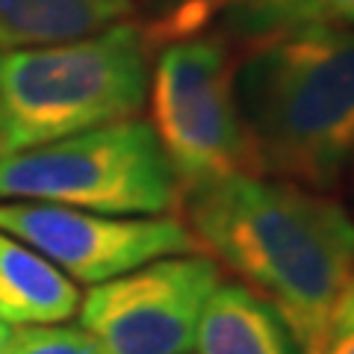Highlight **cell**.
<instances>
[{
  "mask_svg": "<svg viewBox=\"0 0 354 354\" xmlns=\"http://www.w3.org/2000/svg\"><path fill=\"white\" fill-rule=\"evenodd\" d=\"M183 225L218 269L266 298L301 354H316L354 278V218L328 192L266 174H230L180 198Z\"/></svg>",
  "mask_w": 354,
  "mask_h": 354,
  "instance_id": "6da1fadb",
  "label": "cell"
},
{
  "mask_svg": "<svg viewBox=\"0 0 354 354\" xmlns=\"http://www.w3.org/2000/svg\"><path fill=\"white\" fill-rule=\"evenodd\" d=\"M236 101L257 174L334 192L354 165V24L310 21L245 41Z\"/></svg>",
  "mask_w": 354,
  "mask_h": 354,
  "instance_id": "7a4b0ae2",
  "label": "cell"
},
{
  "mask_svg": "<svg viewBox=\"0 0 354 354\" xmlns=\"http://www.w3.org/2000/svg\"><path fill=\"white\" fill-rule=\"evenodd\" d=\"M153 50L136 21L0 53V157L139 118Z\"/></svg>",
  "mask_w": 354,
  "mask_h": 354,
  "instance_id": "3957f363",
  "label": "cell"
},
{
  "mask_svg": "<svg viewBox=\"0 0 354 354\" xmlns=\"http://www.w3.org/2000/svg\"><path fill=\"white\" fill-rule=\"evenodd\" d=\"M0 201L169 216L180 207V186L153 127L130 118L0 157Z\"/></svg>",
  "mask_w": 354,
  "mask_h": 354,
  "instance_id": "277c9868",
  "label": "cell"
},
{
  "mask_svg": "<svg viewBox=\"0 0 354 354\" xmlns=\"http://www.w3.org/2000/svg\"><path fill=\"white\" fill-rule=\"evenodd\" d=\"M236 62L230 39L213 30L153 50L148 124L180 198L230 174H257L236 101Z\"/></svg>",
  "mask_w": 354,
  "mask_h": 354,
  "instance_id": "5b68a950",
  "label": "cell"
},
{
  "mask_svg": "<svg viewBox=\"0 0 354 354\" xmlns=\"http://www.w3.org/2000/svg\"><path fill=\"white\" fill-rule=\"evenodd\" d=\"M221 269L207 254L160 257L95 283L77 307L97 354H189L198 316Z\"/></svg>",
  "mask_w": 354,
  "mask_h": 354,
  "instance_id": "8992f818",
  "label": "cell"
},
{
  "mask_svg": "<svg viewBox=\"0 0 354 354\" xmlns=\"http://www.w3.org/2000/svg\"><path fill=\"white\" fill-rule=\"evenodd\" d=\"M0 230L39 251L74 283L88 286L151 260L198 251L183 218L104 216L39 201H0Z\"/></svg>",
  "mask_w": 354,
  "mask_h": 354,
  "instance_id": "52a82bcc",
  "label": "cell"
},
{
  "mask_svg": "<svg viewBox=\"0 0 354 354\" xmlns=\"http://www.w3.org/2000/svg\"><path fill=\"white\" fill-rule=\"evenodd\" d=\"M198 354H301L290 325L266 298L221 281L198 316Z\"/></svg>",
  "mask_w": 354,
  "mask_h": 354,
  "instance_id": "ba28073f",
  "label": "cell"
},
{
  "mask_svg": "<svg viewBox=\"0 0 354 354\" xmlns=\"http://www.w3.org/2000/svg\"><path fill=\"white\" fill-rule=\"evenodd\" d=\"M80 290L65 272L0 230V322L59 325L77 316Z\"/></svg>",
  "mask_w": 354,
  "mask_h": 354,
  "instance_id": "9c48e42d",
  "label": "cell"
},
{
  "mask_svg": "<svg viewBox=\"0 0 354 354\" xmlns=\"http://www.w3.org/2000/svg\"><path fill=\"white\" fill-rule=\"evenodd\" d=\"M136 21L133 0H0V53L44 48Z\"/></svg>",
  "mask_w": 354,
  "mask_h": 354,
  "instance_id": "30bf717a",
  "label": "cell"
},
{
  "mask_svg": "<svg viewBox=\"0 0 354 354\" xmlns=\"http://www.w3.org/2000/svg\"><path fill=\"white\" fill-rule=\"evenodd\" d=\"M230 6L234 0H133L136 24L151 50L201 36L216 24V18L227 15Z\"/></svg>",
  "mask_w": 354,
  "mask_h": 354,
  "instance_id": "8fae6325",
  "label": "cell"
},
{
  "mask_svg": "<svg viewBox=\"0 0 354 354\" xmlns=\"http://www.w3.org/2000/svg\"><path fill=\"white\" fill-rule=\"evenodd\" d=\"M6 354H97L80 325H21L9 330Z\"/></svg>",
  "mask_w": 354,
  "mask_h": 354,
  "instance_id": "7c38bea8",
  "label": "cell"
},
{
  "mask_svg": "<svg viewBox=\"0 0 354 354\" xmlns=\"http://www.w3.org/2000/svg\"><path fill=\"white\" fill-rule=\"evenodd\" d=\"M295 3H301V0H234V6L227 9L225 18H230V27L242 39L251 41V39L266 36L274 21Z\"/></svg>",
  "mask_w": 354,
  "mask_h": 354,
  "instance_id": "4fadbf2b",
  "label": "cell"
},
{
  "mask_svg": "<svg viewBox=\"0 0 354 354\" xmlns=\"http://www.w3.org/2000/svg\"><path fill=\"white\" fill-rule=\"evenodd\" d=\"M316 354H354V278L330 313Z\"/></svg>",
  "mask_w": 354,
  "mask_h": 354,
  "instance_id": "5bb4252c",
  "label": "cell"
},
{
  "mask_svg": "<svg viewBox=\"0 0 354 354\" xmlns=\"http://www.w3.org/2000/svg\"><path fill=\"white\" fill-rule=\"evenodd\" d=\"M354 9V0H301L295 3L292 9L274 21L269 27V32H278V30H286V27H295V24H310V21H339L346 12ZM266 32V36H269Z\"/></svg>",
  "mask_w": 354,
  "mask_h": 354,
  "instance_id": "9a60e30c",
  "label": "cell"
},
{
  "mask_svg": "<svg viewBox=\"0 0 354 354\" xmlns=\"http://www.w3.org/2000/svg\"><path fill=\"white\" fill-rule=\"evenodd\" d=\"M9 330H12V328H9L6 322H0V354H6V342H9Z\"/></svg>",
  "mask_w": 354,
  "mask_h": 354,
  "instance_id": "2e32d148",
  "label": "cell"
},
{
  "mask_svg": "<svg viewBox=\"0 0 354 354\" xmlns=\"http://www.w3.org/2000/svg\"><path fill=\"white\" fill-rule=\"evenodd\" d=\"M339 21H342V24H354V9H351V12H346V15H342Z\"/></svg>",
  "mask_w": 354,
  "mask_h": 354,
  "instance_id": "e0dca14e",
  "label": "cell"
}]
</instances>
